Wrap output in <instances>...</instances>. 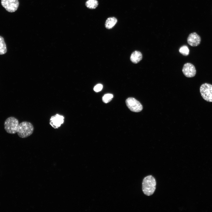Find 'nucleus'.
Segmentation results:
<instances>
[{
  "instance_id": "nucleus-9",
  "label": "nucleus",
  "mask_w": 212,
  "mask_h": 212,
  "mask_svg": "<svg viewBox=\"0 0 212 212\" xmlns=\"http://www.w3.org/2000/svg\"><path fill=\"white\" fill-rule=\"evenodd\" d=\"M142 58V53L139 51H135L132 53L130 57V60L133 63L137 64L139 62Z\"/></svg>"
},
{
  "instance_id": "nucleus-10",
  "label": "nucleus",
  "mask_w": 212,
  "mask_h": 212,
  "mask_svg": "<svg viewBox=\"0 0 212 212\" xmlns=\"http://www.w3.org/2000/svg\"><path fill=\"white\" fill-rule=\"evenodd\" d=\"M117 21V19L115 17H109L105 21V27L108 29H111L116 24Z\"/></svg>"
},
{
  "instance_id": "nucleus-1",
  "label": "nucleus",
  "mask_w": 212,
  "mask_h": 212,
  "mask_svg": "<svg viewBox=\"0 0 212 212\" xmlns=\"http://www.w3.org/2000/svg\"><path fill=\"white\" fill-rule=\"evenodd\" d=\"M4 128L6 132L10 134H14L17 133L18 136L21 138H26L33 133L34 127L33 125L27 121H23L19 123L16 117L11 116L5 121Z\"/></svg>"
},
{
  "instance_id": "nucleus-5",
  "label": "nucleus",
  "mask_w": 212,
  "mask_h": 212,
  "mask_svg": "<svg viewBox=\"0 0 212 212\" xmlns=\"http://www.w3.org/2000/svg\"><path fill=\"white\" fill-rule=\"evenodd\" d=\"M1 3L6 10L10 12L16 11L19 6L18 0H1Z\"/></svg>"
},
{
  "instance_id": "nucleus-7",
  "label": "nucleus",
  "mask_w": 212,
  "mask_h": 212,
  "mask_svg": "<svg viewBox=\"0 0 212 212\" xmlns=\"http://www.w3.org/2000/svg\"><path fill=\"white\" fill-rule=\"evenodd\" d=\"M64 117L63 116L57 114L52 116L50 119V124L54 128H57L64 123Z\"/></svg>"
},
{
  "instance_id": "nucleus-15",
  "label": "nucleus",
  "mask_w": 212,
  "mask_h": 212,
  "mask_svg": "<svg viewBox=\"0 0 212 212\" xmlns=\"http://www.w3.org/2000/svg\"><path fill=\"white\" fill-rule=\"evenodd\" d=\"M102 85L101 84H98L95 85L94 88V90L96 92H98L101 91L102 88Z\"/></svg>"
},
{
  "instance_id": "nucleus-8",
  "label": "nucleus",
  "mask_w": 212,
  "mask_h": 212,
  "mask_svg": "<svg viewBox=\"0 0 212 212\" xmlns=\"http://www.w3.org/2000/svg\"><path fill=\"white\" fill-rule=\"evenodd\" d=\"M188 44L192 47L198 46L201 42L200 37L196 32L191 33L189 35L187 39Z\"/></svg>"
},
{
  "instance_id": "nucleus-2",
  "label": "nucleus",
  "mask_w": 212,
  "mask_h": 212,
  "mask_svg": "<svg viewBox=\"0 0 212 212\" xmlns=\"http://www.w3.org/2000/svg\"><path fill=\"white\" fill-rule=\"evenodd\" d=\"M156 182L154 178L151 175L145 177L142 182V190L144 193L147 196L153 194L156 188Z\"/></svg>"
},
{
  "instance_id": "nucleus-6",
  "label": "nucleus",
  "mask_w": 212,
  "mask_h": 212,
  "mask_svg": "<svg viewBox=\"0 0 212 212\" xmlns=\"http://www.w3.org/2000/svg\"><path fill=\"white\" fill-rule=\"evenodd\" d=\"M182 72L186 77L189 78L194 77L196 73L195 66L192 64L189 63H186L184 64Z\"/></svg>"
},
{
  "instance_id": "nucleus-3",
  "label": "nucleus",
  "mask_w": 212,
  "mask_h": 212,
  "mask_svg": "<svg viewBox=\"0 0 212 212\" xmlns=\"http://www.w3.org/2000/svg\"><path fill=\"white\" fill-rule=\"evenodd\" d=\"M201 95L206 101L212 102V85L205 83L201 86L200 89Z\"/></svg>"
},
{
  "instance_id": "nucleus-13",
  "label": "nucleus",
  "mask_w": 212,
  "mask_h": 212,
  "mask_svg": "<svg viewBox=\"0 0 212 212\" xmlns=\"http://www.w3.org/2000/svg\"><path fill=\"white\" fill-rule=\"evenodd\" d=\"M179 52L183 55L187 56L189 54V50L187 46L183 45L180 48Z\"/></svg>"
},
{
  "instance_id": "nucleus-12",
  "label": "nucleus",
  "mask_w": 212,
  "mask_h": 212,
  "mask_svg": "<svg viewBox=\"0 0 212 212\" xmlns=\"http://www.w3.org/2000/svg\"><path fill=\"white\" fill-rule=\"evenodd\" d=\"M97 0H88L85 3V5L88 8L91 9H95L98 5Z\"/></svg>"
},
{
  "instance_id": "nucleus-4",
  "label": "nucleus",
  "mask_w": 212,
  "mask_h": 212,
  "mask_svg": "<svg viewBox=\"0 0 212 212\" xmlns=\"http://www.w3.org/2000/svg\"><path fill=\"white\" fill-rule=\"evenodd\" d=\"M126 105L132 111L139 112L142 110L143 107L140 102L133 97H129L125 101Z\"/></svg>"
},
{
  "instance_id": "nucleus-11",
  "label": "nucleus",
  "mask_w": 212,
  "mask_h": 212,
  "mask_svg": "<svg viewBox=\"0 0 212 212\" xmlns=\"http://www.w3.org/2000/svg\"><path fill=\"white\" fill-rule=\"evenodd\" d=\"M6 52V46L4 39L0 36V55L4 54Z\"/></svg>"
},
{
  "instance_id": "nucleus-14",
  "label": "nucleus",
  "mask_w": 212,
  "mask_h": 212,
  "mask_svg": "<svg viewBox=\"0 0 212 212\" xmlns=\"http://www.w3.org/2000/svg\"><path fill=\"white\" fill-rule=\"evenodd\" d=\"M113 97V95L112 94H106L102 97V100L104 102L107 103L111 101Z\"/></svg>"
}]
</instances>
